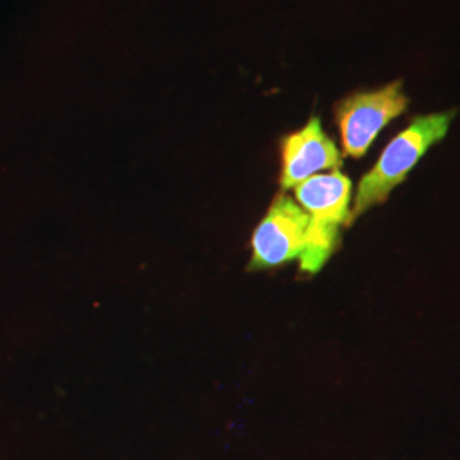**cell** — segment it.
Returning a JSON list of instances; mask_svg holds the SVG:
<instances>
[{"instance_id": "cell-1", "label": "cell", "mask_w": 460, "mask_h": 460, "mask_svg": "<svg viewBox=\"0 0 460 460\" xmlns=\"http://www.w3.org/2000/svg\"><path fill=\"white\" fill-rule=\"evenodd\" d=\"M454 116L456 111L416 116L406 130L395 135L387 147L382 150L377 164L363 176L358 184L348 227L372 207L382 205L395 186L406 181L412 167L420 163L428 148L444 140Z\"/></svg>"}, {"instance_id": "cell-2", "label": "cell", "mask_w": 460, "mask_h": 460, "mask_svg": "<svg viewBox=\"0 0 460 460\" xmlns=\"http://www.w3.org/2000/svg\"><path fill=\"white\" fill-rule=\"evenodd\" d=\"M408 106L410 99L404 94L401 81L340 101L336 106V121L346 155L355 159L363 157L378 133L402 115Z\"/></svg>"}, {"instance_id": "cell-3", "label": "cell", "mask_w": 460, "mask_h": 460, "mask_svg": "<svg viewBox=\"0 0 460 460\" xmlns=\"http://www.w3.org/2000/svg\"><path fill=\"white\" fill-rule=\"evenodd\" d=\"M311 217L287 195H279L254 229L249 270H268L300 258Z\"/></svg>"}, {"instance_id": "cell-4", "label": "cell", "mask_w": 460, "mask_h": 460, "mask_svg": "<svg viewBox=\"0 0 460 460\" xmlns=\"http://www.w3.org/2000/svg\"><path fill=\"white\" fill-rule=\"evenodd\" d=\"M341 165V152L323 130L321 119L311 118L302 130L290 133L281 142L279 184L283 190H292L324 171H340Z\"/></svg>"}, {"instance_id": "cell-5", "label": "cell", "mask_w": 460, "mask_h": 460, "mask_svg": "<svg viewBox=\"0 0 460 460\" xmlns=\"http://www.w3.org/2000/svg\"><path fill=\"white\" fill-rule=\"evenodd\" d=\"M296 198L298 207L315 222L341 227L349 220L351 181L340 171L315 174L296 184Z\"/></svg>"}, {"instance_id": "cell-6", "label": "cell", "mask_w": 460, "mask_h": 460, "mask_svg": "<svg viewBox=\"0 0 460 460\" xmlns=\"http://www.w3.org/2000/svg\"><path fill=\"white\" fill-rule=\"evenodd\" d=\"M340 244V227L326 226L311 218L305 246L300 254V270L307 275H315L323 270L331 254Z\"/></svg>"}]
</instances>
